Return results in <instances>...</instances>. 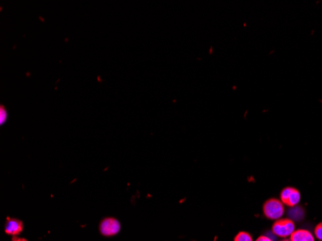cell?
<instances>
[{"label":"cell","mask_w":322,"mask_h":241,"mask_svg":"<svg viewBox=\"0 0 322 241\" xmlns=\"http://www.w3.org/2000/svg\"><path fill=\"white\" fill-rule=\"evenodd\" d=\"M256 241H272V239L269 237V236H265V235H261Z\"/></svg>","instance_id":"10"},{"label":"cell","mask_w":322,"mask_h":241,"mask_svg":"<svg viewBox=\"0 0 322 241\" xmlns=\"http://www.w3.org/2000/svg\"><path fill=\"white\" fill-rule=\"evenodd\" d=\"M100 232L105 236L115 235L121 230V225L115 218H105L99 226Z\"/></svg>","instance_id":"3"},{"label":"cell","mask_w":322,"mask_h":241,"mask_svg":"<svg viewBox=\"0 0 322 241\" xmlns=\"http://www.w3.org/2000/svg\"><path fill=\"white\" fill-rule=\"evenodd\" d=\"M21 231H22V223L20 221H18V219L9 218L7 220L6 227H5V232H7L8 234L16 235V234H18L19 232H21Z\"/></svg>","instance_id":"5"},{"label":"cell","mask_w":322,"mask_h":241,"mask_svg":"<svg viewBox=\"0 0 322 241\" xmlns=\"http://www.w3.org/2000/svg\"><path fill=\"white\" fill-rule=\"evenodd\" d=\"M290 241H314V238L309 231L297 230L290 235Z\"/></svg>","instance_id":"6"},{"label":"cell","mask_w":322,"mask_h":241,"mask_svg":"<svg viewBox=\"0 0 322 241\" xmlns=\"http://www.w3.org/2000/svg\"><path fill=\"white\" fill-rule=\"evenodd\" d=\"M8 119V112L3 105L0 106V125H2Z\"/></svg>","instance_id":"8"},{"label":"cell","mask_w":322,"mask_h":241,"mask_svg":"<svg viewBox=\"0 0 322 241\" xmlns=\"http://www.w3.org/2000/svg\"><path fill=\"white\" fill-rule=\"evenodd\" d=\"M283 241H290V240H283Z\"/></svg>","instance_id":"12"},{"label":"cell","mask_w":322,"mask_h":241,"mask_svg":"<svg viewBox=\"0 0 322 241\" xmlns=\"http://www.w3.org/2000/svg\"><path fill=\"white\" fill-rule=\"evenodd\" d=\"M314 233H315V236L322 241V223L318 224L316 227H315V230H314Z\"/></svg>","instance_id":"9"},{"label":"cell","mask_w":322,"mask_h":241,"mask_svg":"<svg viewBox=\"0 0 322 241\" xmlns=\"http://www.w3.org/2000/svg\"><path fill=\"white\" fill-rule=\"evenodd\" d=\"M300 192L293 188H286L281 192V201L282 203L289 205L296 206L300 202Z\"/></svg>","instance_id":"4"},{"label":"cell","mask_w":322,"mask_h":241,"mask_svg":"<svg viewBox=\"0 0 322 241\" xmlns=\"http://www.w3.org/2000/svg\"><path fill=\"white\" fill-rule=\"evenodd\" d=\"M234 241H253V239L248 232H242L235 236Z\"/></svg>","instance_id":"7"},{"label":"cell","mask_w":322,"mask_h":241,"mask_svg":"<svg viewBox=\"0 0 322 241\" xmlns=\"http://www.w3.org/2000/svg\"><path fill=\"white\" fill-rule=\"evenodd\" d=\"M15 241H25V240H22V239H16V240Z\"/></svg>","instance_id":"11"},{"label":"cell","mask_w":322,"mask_h":241,"mask_svg":"<svg viewBox=\"0 0 322 241\" xmlns=\"http://www.w3.org/2000/svg\"><path fill=\"white\" fill-rule=\"evenodd\" d=\"M273 233L280 237H286L294 232V223L290 219H281L276 221L272 228Z\"/></svg>","instance_id":"2"},{"label":"cell","mask_w":322,"mask_h":241,"mask_svg":"<svg viewBox=\"0 0 322 241\" xmlns=\"http://www.w3.org/2000/svg\"><path fill=\"white\" fill-rule=\"evenodd\" d=\"M284 211L285 208L283 203L277 199H270L263 205V213L269 219H280L284 215Z\"/></svg>","instance_id":"1"}]
</instances>
